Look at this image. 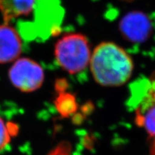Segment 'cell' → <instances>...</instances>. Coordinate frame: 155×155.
I'll use <instances>...</instances> for the list:
<instances>
[{
	"label": "cell",
	"mask_w": 155,
	"mask_h": 155,
	"mask_svg": "<svg viewBox=\"0 0 155 155\" xmlns=\"http://www.w3.org/2000/svg\"><path fill=\"white\" fill-rule=\"evenodd\" d=\"M22 51V42L18 33L7 25H0V63L17 59Z\"/></svg>",
	"instance_id": "8992f818"
},
{
	"label": "cell",
	"mask_w": 155,
	"mask_h": 155,
	"mask_svg": "<svg viewBox=\"0 0 155 155\" xmlns=\"http://www.w3.org/2000/svg\"><path fill=\"white\" fill-rule=\"evenodd\" d=\"M121 36L132 43H143L153 33V23L148 15L141 11H131L122 17L119 25Z\"/></svg>",
	"instance_id": "5b68a950"
},
{
	"label": "cell",
	"mask_w": 155,
	"mask_h": 155,
	"mask_svg": "<svg viewBox=\"0 0 155 155\" xmlns=\"http://www.w3.org/2000/svg\"><path fill=\"white\" fill-rule=\"evenodd\" d=\"M90 65L96 82L106 87L123 86L131 78L134 71L131 56L112 42H104L96 46Z\"/></svg>",
	"instance_id": "6da1fadb"
},
{
	"label": "cell",
	"mask_w": 155,
	"mask_h": 155,
	"mask_svg": "<svg viewBox=\"0 0 155 155\" xmlns=\"http://www.w3.org/2000/svg\"><path fill=\"white\" fill-rule=\"evenodd\" d=\"M55 55L58 63L71 74L84 70L91 61V50L86 37L67 34L56 42Z\"/></svg>",
	"instance_id": "7a4b0ae2"
},
{
	"label": "cell",
	"mask_w": 155,
	"mask_h": 155,
	"mask_svg": "<svg viewBox=\"0 0 155 155\" xmlns=\"http://www.w3.org/2000/svg\"><path fill=\"white\" fill-rule=\"evenodd\" d=\"M58 108L63 114H70L76 109L74 96L68 94H62L57 99Z\"/></svg>",
	"instance_id": "ba28073f"
},
{
	"label": "cell",
	"mask_w": 155,
	"mask_h": 155,
	"mask_svg": "<svg viewBox=\"0 0 155 155\" xmlns=\"http://www.w3.org/2000/svg\"><path fill=\"white\" fill-rule=\"evenodd\" d=\"M144 89L135 99V121L143 127L151 141L150 155H155V73L150 80L144 81Z\"/></svg>",
	"instance_id": "3957f363"
},
{
	"label": "cell",
	"mask_w": 155,
	"mask_h": 155,
	"mask_svg": "<svg viewBox=\"0 0 155 155\" xmlns=\"http://www.w3.org/2000/svg\"><path fill=\"white\" fill-rule=\"evenodd\" d=\"M9 78L15 87L22 92L38 90L44 81L43 70L36 62L29 58H20L13 64Z\"/></svg>",
	"instance_id": "277c9868"
},
{
	"label": "cell",
	"mask_w": 155,
	"mask_h": 155,
	"mask_svg": "<svg viewBox=\"0 0 155 155\" xmlns=\"http://www.w3.org/2000/svg\"><path fill=\"white\" fill-rule=\"evenodd\" d=\"M10 139L11 137L8 127H7L4 120L0 118V152L9 144Z\"/></svg>",
	"instance_id": "9c48e42d"
},
{
	"label": "cell",
	"mask_w": 155,
	"mask_h": 155,
	"mask_svg": "<svg viewBox=\"0 0 155 155\" xmlns=\"http://www.w3.org/2000/svg\"><path fill=\"white\" fill-rule=\"evenodd\" d=\"M35 0H0V12L5 22L22 15H28L33 9Z\"/></svg>",
	"instance_id": "52a82bcc"
}]
</instances>
